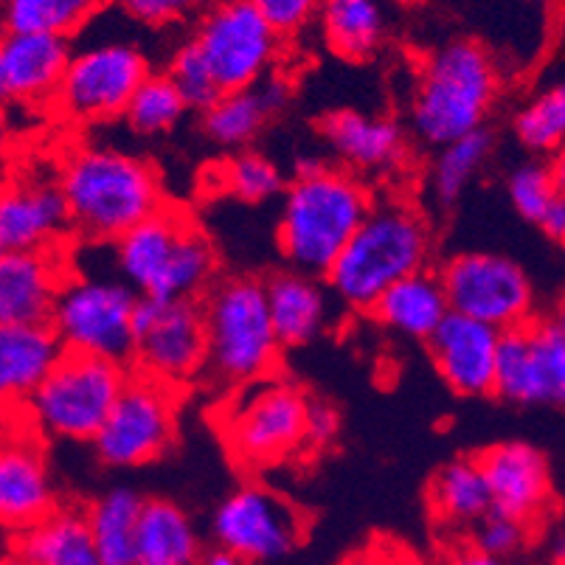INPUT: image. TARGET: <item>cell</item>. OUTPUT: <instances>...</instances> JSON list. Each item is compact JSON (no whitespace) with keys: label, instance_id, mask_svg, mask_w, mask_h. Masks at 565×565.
Wrapping results in <instances>:
<instances>
[{"label":"cell","instance_id":"4dcf8cb0","mask_svg":"<svg viewBox=\"0 0 565 565\" xmlns=\"http://www.w3.org/2000/svg\"><path fill=\"white\" fill-rule=\"evenodd\" d=\"M316 20L332 54L349 63H363L385 43L380 0H321Z\"/></svg>","mask_w":565,"mask_h":565},{"label":"cell","instance_id":"7dc6e473","mask_svg":"<svg viewBox=\"0 0 565 565\" xmlns=\"http://www.w3.org/2000/svg\"><path fill=\"white\" fill-rule=\"evenodd\" d=\"M0 565H29V563H25V559L12 548V552L0 554Z\"/></svg>","mask_w":565,"mask_h":565},{"label":"cell","instance_id":"f907efd6","mask_svg":"<svg viewBox=\"0 0 565 565\" xmlns=\"http://www.w3.org/2000/svg\"><path fill=\"white\" fill-rule=\"evenodd\" d=\"M0 254H3V248H0Z\"/></svg>","mask_w":565,"mask_h":565},{"label":"cell","instance_id":"52a82bcc","mask_svg":"<svg viewBox=\"0 0 565 565\" xmlns=\"http://www.w3.org/2000/svg\"><path fill=\"white\" fill-rule=\"evenodd\" d=\"M307 399L299 385L279 374L225 394L214 419L234 465L262 472L305 454Z\"/></svg>","mask_w":565,"mask_h":565},{"label":"cell","instance_id":"60d3db41","mask_svg":"<svg viewBox=\"0 0 565 565\" xmlns=\"http://www.w3.org/2000/svg\"><path fill=\"white\" fill-rule=\"evenodd\" d=\"M212 0H118V7L125 9L127 18L150 29H163V25L186 23L194 14H203Z\"/></svg>","mask_w":565,"mask_h":565},{"label":"cell","instance_id":"f546056e","mask_svg":"<svg viewBox=\"0 0 565 565\" xmlns=\"http://www.w3.org/2000/svg\"><path fill=\"white\" fill-rule=\"evenodd\" d=\"M430 512L445 529H472L492 510L490 490L476 456H459L436 470L428 490Z\"/></svg>","mask_w":565,"mask_h":565},{"label":"cell","instance_id":"5b68a950","mask_svg":"<svg viewBox=\"0 0 565 565\" xmlns=\"http://www.w3.org/2000/svg\"><path fill=\"white\" fill-rule=\"evenodd\" d=\"M501 99V71L476 40H450L425 56L411 96V130L445 147L490 121Z\"/></svg>","mask_w":565,"mask_h":565},{"label":"cell","instance_id":"ffe728a7","mask_svg":"<svg viewBox=\"0 0 565 565\" xmlns=\"http://www.w3.org/2000/svg\"><path fill=\"white\" fill-rule=\"evenodd\" d=\"M321 136L338 167L358 178L392 172L408 158V136L392 116L341 107L321 118Z\"/></svg>","mask_w":565,"mask_h":565},{"label":"cell","instance_id":"cb8c5ba5","mask_svg":"<svg viewBox=\"0 0 565 565\" xmlns=\"http://www.w3.org/2000/svg\"><path fill=\"white\" fill-rule=\"evenodd\" d=\"M290 99V82L274 71L254 87L220 96L212 107L200 113V127L205 138L223 150H245L265 130L270 118L287 110Z\"/></svg>","mask_w":565,"mask_h":565},{"label":"cell","instance_id":"8d00e7d4","mask_svg":"<svg viewBox=\"0 0 565 565\" xmlns=\"http://www.w3.org/2000/svg\"><path fill=\"white\" fill-rule=\"evenodd\" d=\"M507 198L518 217L537 225L554 200L565 198L563 189V161L552 158H529L518 163L507 178Z\"/></svg>","mask_w":565,"mask_h":565},{"label":"cell","instance_id":"3957f363","mask_svg":"<svg viewBox=\"0 0 565 565\" xmlns=\"http://www.w3.org/2000/svg\"><path fill=\"white\" fill-rule=\"evenodd\" d=\"M110 248L118 279L138 299L200 301L220 279V254L212 236L172 203L132 225Z\"/></svg>","mask_w":565,"mask_h":565},{"label":"cell","instance_id":"30bf717a","mask_svg":"<svg viewBox=\"0 0 565 565\" xmlns=\"http://www.w3.org/2000/svg\"><path fill=\"white\" fill-rule=\"evenodd\" d=\"M450 312L503 332L537 316V290L526 267L492 250H465L436 270Z\"/></svg>","mask_w":565,"mask_h":565},{"label":"cell","instance_id":"f6af8a7d","mask_svg":"<svg viewBox=\"0 0 565 565\" xmlns=\"http://www.w3.org/2000/svg\"><path fill=\"white\" fill-rule=\"evenodd\" d=\"M537 228L552 239V243H563L565 239V198L554 200L546 209V214L541 217Z\"/></svg>","mask_w":565,"mask_h":565},{"label":"cell","instance_id":"9c48e42d","mask_svg":"<svg viewBox=\"0 0 565 565\" xmlns=\"http://www.w3.org/2000/svg\"><path fill=\"white\" fill-rule=\"evenodd\" d=\"M136 305L138 296L118 276L79 274L74 267L56 296L49 327L63 352L94 354L130 366Z\"/></svg>","mask_w":565,"mask_h":565},{"label":"cell","instance_id":"8992f818","mask_svg":"<svg viewBox=\"0 0 565 565\" xmlns=\"http://www.w3.org/2000/svg\"><path fill=\"white\" fill-rule=\"evenodd\" d=\"M205 327V383L228 394L276 374L281 343L270 323L259 276H220L200 299Z\"/></svg>","mask_w":565,"mask_h":565},{"label":"cell","instance_id":"7a4b0ae2","mask_svg":"<svg viewBox=\"0 0 565 565\" xmlns=\"http://www.w3.org/2000/svg\"><path fill=\"white\" fill-rule=\"evenodd\" d=\"M372 205V189L363 178L318 158L301 161L296 178L285 183L276 225L287 267L323 279Z\"/></svg>","mask_w":565,"mask_h":565},{"label":"cell","instance_id":"83f0119b","mask_svg":"<svg viewBox=\"0 0 565 565\" xmlns=\"http://www.w3.org/2000/svg\"><path fill=\"white\" fill-rule=\"evenodd\" d=\"M203 541L192 515L167 498H143L132 565H198Z\"/></svg>","mask_w":565,"mask_h":565},{"label":"cell","instance_id":"ac0fdd59","mask_svg":"<svg viewBox=\"0 0 565 565\" xmlns=\"http://www.w3.org/2000/svg\"><path fill=\"white\" fill-rule=\"evenodd\" d=\"M74 274L65 248L0 254V327H43Z\"/></svg>","mask_w":565,"mask_h":565},{"label":"cell","instance_id":"836d02e7","mask_svg":"<svg viewBox=\"0 0 565 565\" xmlns=\"http://www.w3.org/2000/svg\"><path fill=\"white\" fill-rule=\"evenodd\" d=\"M436 150L439 152H436L434 167H430L428 186L436 203L450 209L465 198L470 183L487 167L492 150H495V136L490 132V127H481V130L467 132V136L456 138L445 147H436Z\"/></svg>","mask_w":565,"mask_h":565},{"label":"cell","instance_id":"9a60e30c","mask_svg":"<svg viewBox=\"0 0 565 565\" xmlns=\"http://www.w3.org/2000/svg\"><path fill=\"white\" fill-rule=\"evenodd\" d=\"M132 372L183 392L205 369V327L200 301L138 299L132 312Z\"/></svg>","mask_w":565,"mask_h":565},{"label":"cell","instance_id":"4fadbf2b","mask_svg":"<svg viewBox=\"0 0 565 565\" xmlns=\"http://www.w3.org/2000/svg\"><path fill=\"white\" fill-rule=\"evenodd\" d=\"M178 405L181 392L130 369L110 414L90 439L96 459L118 470L158 461L178 434Z\"/></svg>","mask_w":565,"mask_h":565},{"label":"cell","instance_id":"d590c367","mask_svg":"<svg viewBox=\"0 0 565 565\" xmlns=\"http://www.w3.org/2000/svg\"><path fill=\"white\" fill-rule=\"evenodd\" d=\"M189 113L186 102L181 99V94L174 90L172 79H169L163 71H152L141 85L136 87V94L127 102L125 125L130 127V132L141 138H158L172 132L174 127L181 125L183 116Z\"/></svg>","mask_w":565,"mask_h":565},{"label":"cell","instance_id":"603a6c76","mask_svg":"<svg viewBox=\"0 0 565 565\" xmlns=\"http://www.w3.org/2000/svg\"><path fill=\"white\" fill-rule=\"evenodd\" d=\"M262 285L281 349L307 347L327 332L332 316V292L327 290L323 279L285 267L262 279Z\"/></svg>","mask_w":565,"mask_h":565},{"label":"cell","instance_id":"d4e9b609","mask_svg":"<svg viewBox=\"0 0 565 565\" xmlns=\"http://www.w3.org/2000/svg\"><path fill=\"white\" fill-rule=\"evenodd\" d=\"M71 40L51 34L0 32V68L12 102H51L71 60Z\"/></svg>","mask_w":565,"mask_h":565},{"label":"cell","instance_id":"7bdbcfd3","mask_svg":"<svg viewBox=\"0 0 565 565\" xmlns=\"http://www.w3.org/2000/svg\"><path fill=\"white\" fill-rule=\"evenodd\" d=\"M341 434V414L327 399H307L305 419V450H323Z\"/></svg>","mask_w":565,"mask_h":565},{"label":"cell","instance_id":"74e56055","mask_svg":"<svg viewBox=\"0 0 565 565\" xmlns=\"http://www.w3.org/2000/svg\"><path fill=\"white\" fill-rule=\"evenodd\" d=\"M220 181L231 198L248 205L267 203V200L279 198L285 192V178H281L279 167L254 150L231 156L220 169Z\"/></svg>","mask_w":565,"mask_h":565},{"label":"cell","instance_id":"c3c4849f","mask_svg":"<svg viewBox=\"0 0 565 565\" xmlns=\"http://www.w3.org/2000/svg\"><path fill=\"white\" fill-rule=\"evenodd\" d=\"M12 96H9V85H7V76H3V68H0V107L9 105Z\"/></svg>","mask_w":565,"mask_h":565},{"label":"cell","instance_id":"6da1fadb","mask_svg":"<svg viewBox=\"0 0 565 565\" xmlns=\"http://www.w3.org/2000/svg\"><path fill=\"white\" fill-rule=\"evenodd\" d=\"M56 183L68 205L71 236L96 245H113L167 203L158 169L110 143L74 147L60 163Z\"/></svg>","mask_w":565,"mask_h":565},{"label":"cell","instance_id":"d6986e66","mask_svg":"<svg viewBox=\"0 0 565 565\" xmlns=\"http://www.w3.org/2000/svg\"><path fill=\"white\" fill-rule=\"evenodd\" d=\"M65 236H71V217L56 174L18 178L0 186V248H65Z\"/></svg>","mask_w":565,"mask_h":565},{"label":"cell","instance_id":"8fae6325","mask_svg":"<svg viewBox=\"0 0 565 565\" xmlns=\"http://www.w3.org/2000/svg\"><path fill=\"white\" fill-rule=\"evenodd\" d=\"M152 74L150 56L136 43L105 40L71 51L54 94L56 113L74 125H105L125 113L127 102Z\"/></svg>","mask_w":565,"mask_h":565},{"label":"cell","instance_id":"5bb4252c","mask_svg":"<svg viewBox=\"0 0 565 565\" xmlns=\"http://www.w3.org/2000/svg\"><path fill=\"white\" fill-rule=\"evenodd\" d=\"M492 397L518 408L565 403V323L559 312H537L532 321L498 335Z\"/></svg>","mask_w":565,"mask_h":565},{"label":"cell","instance_id":"bcb514c9","mask_svg":"<svg viewBox=\"0 0 565 565\" xmlns=\"http://www.w3.org/2000/svg\"><path fill=\"white\" fill-rule=\"evenodd\" d=\"M198 565H243V563H239V559H236L234 554L223 552V548H214V552L203 554Z\"/></svg>","mask_w":565,"mask_h":565},{"label":"cell","instance_id":"f1b7e54d","mask_svg":"<svg viewBox=\"0 0 565 565\" xmlns=\"http://www.w3.org/2000/svg\"><path fill=\"white\" fill-rule=\"evenodd\" d=\"M14 552L29 565H105L96 554L85 512L56 507L34 526L18 534Z\"/></svg>","mask_w":565,"mask_h":565},{"label":"cell","instance_id":"7402d4cb","mask_svg":"<svg viewBox=\"0 0 565 565\" xmlns=\"http://www.w3.org/2000/svg\"><path fill=\"white\" fill-rule=\"evenodd\" d=\"M60 507L54 479L40 448L0 441V529L23 532Z\"/></svg>","mask_w":565,"mask_h":565},{"label":"cell","instance_id":"277c9868","mask_svg":"<svg viewBox=\"0 0 565 565\" xmlns=\"http://www.w3.org/2000/svg\"><path fill=\"white\" fill-rule=\"evenodd\" d=\"M434 256V231L425 214L405 200H383L369 209L341 254L323 274L332 299L354 312H369L394 281L419 274Z\"/></svg>","mask_w":565,"mask_h":565},{"label":"cell","instance_id":"ee69618b","mask_svg":"<svg viewBox=\"0 0 565 565\" xmlns=\"http://www.w3.org/2000/svg\"><path fill=\"white\" fill-rule=\"evenodd\" d=\"M441 565H512V563L510 559H501V557H492V554L479 552L472 543H465V546L454 548L448 557L441 559Z\"/></svg>","mask_w":565,"mask_h":565},{"label":"cell","instance_id":"ab89813d","mask_svg":"<svg viewBox=\"0 0 565 565\" xmlns=\"http://www.w3.org/2000/svg\"><path fill=\"white\" fill-rule=\"evenodd\" d=\"M529 541V526L526 523L515 521L510 515H501V512H487L476 526H472L470 543L479 552L492 554V557L512 559Z\"/></svg>","mask_w":565,"mask_h":565},{"label":"cell","instance_id":"44dd1931","mask_svg":"<svg viewBox=\"0 0 565 565\" xmlns=\"http://www.w3.org/2000/svg\"><path fill=\"white\" fill-rule=\"evenodd\" d=\"M501 332L481 321L448 312L428 338V352L436 372L459 397H492L495 349Z\"/></svg>","mask_w":565,"mask_h":565},{"label":"cell","instance_id":"e0dca14e","mask_svg":"<svg viewBox=\"0 0 565 565\" xmlns=\"http://www.w3.org/2000/svg\"><path fill=\"white\" fill-rule=\"evenodd\" d=\"M490 490L492 512L534 526L552 507L554 481L548 456L529 441H498L476 456Z\"/></svg>","mask_w":565,"mask_h":565},{"label":"cell","instance_id":"b9f144b4","mask_svg":"<svg viewBox=\"0 0 565 565\" xmlns=\"http://www.w3.org/2000/svg\"><path fill=\"white\" fill-rule=\"evenodd\" d=\"M281 38H296L318 18L321 0H250Z\"/></svg>","mask_w":565,"mask_h":565},{"label":"cell","instance_id":"681fc988","mask_svg":"<svg viewBox=\"0 0 565 565\" xmlns=\"http://www.w3.org/2000/svg\"><path fill=\"white\" fill-rule=\"evenodd\" d=\"M526 3H537V7H552L554 0H526Z\"/></svg>","mask_w":565,"mask_h":565},{"label":"cell","instance_id":"f35d334b","mask_svg":"<svg viewBox=\"0 0 565 565\" xmlns=\"http://www.w3.org/2000/svg\"><path fill=\"white\" fill-rule=\"evenodd\" d=\"M163 74L172 79L174 90L181 94V99L186 102L189 110L194 113H203L205 107H212L214 102L223 96L212 68L205 65L203 54H200L198 45L192 43V38L183 40V43L172 51Z\"/></svg>","mask_w":565,"mask_h":565},{"label":"cell","instance_id":"e575fe53","mask_svg":"<svg viewBox=\"0 0 565 565\" xmlns=\"http://www.w3.org/2000/svg\"><path fill=\"white\" fill-rule=\"evenodd\" d=\"M512 132L534 158H557L565 141V87L546 85L512 118Z\"/></svg>","mask_w":565,"mask_h":565},{"label":"cell","instance_id":"1f68e13d","mask_svg":"<svg viewBox=\"0 0 565 565\" xmlns=\"http://www.w3.org/2000/svg\"><path fill=\"white\" fill-rule=\"evenodd\" d=\"M143 498L130 487H116L85 510L87 532L105 565H132L136 529Z\"/></svg>","mask_w":565,"mask_h":565},{"label":"cell","instance_id":"2e32d148","mask_svg":"<svg viewBox=\"0 0 565 565\" xmlns=\"http://www.w3.org/2000/svg\"><path fill=\"white\" fill-rule=\"evenodd\" d=\"M305 515L290 498L256 481L228 492L212 518L217 548L243 565L287 557L305 541Z\"/></svg>","mask_w":565,"mask_h":565},{"label":"cell","instance_id":"484cf974","mask_svg":"<svg viewBox=\"0 0 565 565\" xmlns=\"http://www.w3.org/2000/svg\"><path fill=\"white\" fill-rule=\"evenodd\" d=\"M450 312L445 290L439 285V276L425 267L419 274H411L405 279L394 281L388 290H383L369 307V316L383 327L408 341H428L436 332L445 316Z\"/></svg>","mask_w":565,"mask_h":565},{"label":"cell","instance_id":"ba28073f","mask_svg":"<svg viewBox=\"0 0 565 565\" xmlns=\"http://www.w3.org/2000/svg\"><path fill=\"white\" fill-rule=\"evenodd\" d=\"M127 374L130 366L121 363L63 352L32 397L25 399L29 419L49 439L90 441L110 414Z\"/></svg>","mask_w":565,"mask_h":565},{"label":"cell","instance_id":"4316f807","mask_svg":"<svg viewBox=\"0 0 565 565\" xmlns=\"http://www.w3.org/2000/svg\"><path fill=\"white\" fill-rule=\"evenodd\" d=\"M60 354L63 347L49 323L0 327V408L25 405Z\"/></svg>","mask_w":565,"mask_h":565},{"label":"cell","instance_id":"d6a6232c","mask_svg":"<svg viewBox=\"0 0 565 565\" xmlns=\"http://www.w3.org/2000/svg\"><path fill=\"white\" fill-rule=\"evenodd\" d=\"M110 0H3L0 23L3 32L51 34L71 40L94 23Z\"/></svg>","mask_w":565,"mask_h":565},{"label":"cell","instance_id":"7c38bea8","mask_svg":"<svg viewBox=\"0 0 565 565\" xmlns=\"http://www.w3.org/2000/svg\"><path fill=\"white\" fill-rule=\"evenodd\" d=\"M192 43L212 68L220 90L231 94L274 74L285 38L250 0H217L200 14Z\"/></svg>","mask_w":565,"mask_h":565}]
</instances>
